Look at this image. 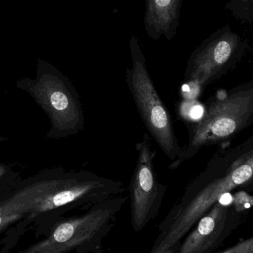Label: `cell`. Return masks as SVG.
<instances>
[{
  "instance_id": "1",
  "label": "cell",
  "mask_w": 253,
  "mask_h": 253,
  "mask_svg": "<svg viewBox=\"0 0 253 253\" xmlns=\"http://www.w3.org/2000/svg\"><path fill=\"white\" fill-rule=\"evenodd\" d=\"M253 180V150L222 178L205 170L186 189L159 225V235L149 253H163L181 242L199 220L226 193Z\"/></svg>"
},
{
  "instance_id": "2",
  "label": "cell",
  "mask_w": 253,
  "mask_h": 253,
  "mask_svg": "<svg viewBox=\"0 0 253 253\" xmlns=\"http://www.w3.org/2000/svg\"><path fill=\"white\" fill-rule=\"evenodd\" d=\"M129 50L132 65L126 70V85L149 135L170 162H174L181 157L183 147L175 135L170 114L147 71L145 56L135 36L129 40Z\"/></svg>"
},
{
  "instance_id": "3",
  "label": "cell",
  "mask_w": 253,
  "mask_h": 253,
  "mask_svg": "<svg viewBox=\"0 0 253 253\" xmlns=\"http://www.w3.org/2000/svg\"><path fill=\"white\" fill-rule=\"evenodd\" d=\"M253 120V88L234 92L208 105L205 114L190 129L187 145L181 157L171 162L176 169L204 146L229 138Z\"/></svg>"
},
{
  "instance_id": "4",
  "label": "cell",
  "mask_w": 253,
  "mask_h": 253,
  "mask_svg": "<svg viewBox=\"0 0 253 253\" xmlns=\"http://www.w3.org/2000/svg\"><path fill=\"white\" fill-rule=\"evenodd\" d=\"M42 72L32 93L51 122L49 135L67 138L83 132L85 119L78 90L56 68L40 62Z\"/></svg>"
},
{
  "instance_id": "5",
  "label": "cell",
  "mask_w": 253,
  "mask_h": 253,
  "mask_svg": "<svg viewBox=\"0 0 253 253\" xmlns=\"http://www.w3.org/2000/svg\"><path fill=\"white\" fill-rule=\"evenodd\" d=\"M136 163L129 185L132 230L141 231L160 211L168 187L158 178L154 168L156 152L148 133L135 144Z\"/></svg>"
},
{
  "instance_id": "6",
  "label": "cell",
  "mask_w": 253,
  "mask_h": 253,
  "mask_svg": "<svg viewBox=\"0 0 253 253\" xmlns=\"http://www.w3.org/2000/svg\"><path fill=\"white\" fill-rule=\"evenodd\" d=\"M239 204L234 208L218 201L181 241L178 253H213L242 220Z\"/></svg>"
},
{
  "instance_id": "7",
  "label": "cell",
  "mask_w": 253,
  "mask_h": 253,
  "mask_svg": "<svg viewBox=\"0 0 253 253\" xmlns=\"http://www.w3.org/2000/svg\"><path fill=\"white\" fill-rule=\"evenodd\" d=\"M237 44V36L233 34L213 36L205 40L188 59L185 83L198 90L211 83L230 60Z\"/></svg>"
},
{
  "instance_id": "8",
  "label": "cell",
  "mask_w": 253,
  "mask_h": 253,
  "mask_svg": "<svg viewBox=\"0 0 253 253\" xmlns=\"http://www.w3.org/2000/svg\"><path fill=\"white\" fill-rule=\"evenodd\" d=\"M182 0H145L144 28L154 41L165 37L172 41L179 26Z\"/></svg>"
},
{
  "instance_id": "9",
  "label": "cell",
  "mask_w": 253,
  "mask_h": 253,
  "mask_svg": "<svg viewBox=\"0 0 253 253\" xmlns=\"http://www.w3.org/2000/svg\"><path fill=\"white\" fill-rule=\"evenodd\" d=\"M219 253H253V236Z\"/></svg>"
},
{
  "instance_id": "10",
  "label": "cell",
  "mask_w": 253,
  "mask_h": 253,
  "mask_svg": "<svg viewBox=\"0 0 253 253\" xmlns=\"http://www.w3.org/2000/svg\"><path fill=\"white\" fill-rule=\"evenodd\" d=\"M181 243V242H177V243L175 244L173 246L171 247L169 249H168V251H165V252H164L163 253H178Z\"/></svg>"
},
{
  "instance_id": "11",
  "label": "cell",
  "mask_w": 253,
  "mask_h": 253,
  "mask_svg": "<svg viewBox=\"0 0 253 253\" xmlns=\"http://www.w3.org/2000/svg\"><path fill=\"white\" fill-rule=\"evenodd\" d=\"M4 168H1V167H0V176H1V175H2L3 173H4Z\"/></svg>"
},
{
  "instance_id": "12",
  "label": "cell",
  "mask_w": 253,
  "mask_h": 253,
  "mask_svg": "<svg viewBox=\"0 0 253 253\" xmlns=\"http://www.w3.org/2000/svg\"><path fill=\"white\" fill-rule=\"evenodd\" d=\"M0 224H1V218H0Z\"/></svg>"
},
{
  "instance_id": "13",
  "label": "cell",
  "mask_w": 253,
  "mask_h": 253,
  "mask_svg": "<svg viewBox=\"0 0 253 253\" xmlns=\"http://www.w3.org/2000/svg\"><path fill=\"white\" fill-rule=\"evenodd\" d=\"M253 181H251V183H253Z\"/></svg>"
},
{
  "instance_id": "14",
  "label": "cell",
  "mask_w": 253,
  "mask_h": 253,
  "mask_svg": "<svg viewBox=\"0 0 253 253\" xmlns=\"http://www.w3.org/2000/svg\"><path fill=\"white\" fill-rule=\"evenodd\" d=\"M252 1H253V0H252Z\"/></svg>"
}]
</instances>
